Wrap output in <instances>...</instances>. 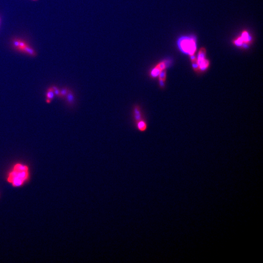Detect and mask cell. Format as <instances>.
<instances>
[{
    "label": "cell",
    "instance_id": "9",
    "mask_svg": "<svg viewBox=\"0 0 263 263\" xmlns=\"http://www.w3.org/2000/svg\"><path fill=\"white\" fill-rule=\"evenodd\" d=\"M54 96H55V94H54V92L53 89L52 88V87H50L46 91V102L48 103H50L51 101H52V100L54 98Z\"/></svg>",
    "mask_w": 263,
    "mask_h": 263
},
{
    "label": "cell",
    "instance_id": "1",
    "mask_svg": "<svg viewBox=\"0 0 263 263\" xmlns=\"http://www.w3.org/2000/svg\"><path fill=\"white\" fill-rule=\"evenodd\" d=\"M29 176L28 166L20 163L16 164L8 173V182L14 187H19L28 180Z\"/></svg>",
    "mask_w": 263,
    "mask_h": 263
},
{
    "label": "cell",
    "instance_id": "14",
    "mask_svg": "<svg viewBox=\"0 0 263 263\" xmlns=\"http://www.w3.org/2000/svg\"><path fill=\"white\" fill-rule=\"evenodd\" d=\"M164 80H159V85L161 87H163L164 86Z\"/></svg>",
    "mask_w": 263,
    "mask_h": 263
},
{
    "label": "cell",
    "instance_id": "15",
    "mask_svg": "<svg viewBox=\"0 0 263 263\" xmlns=\"http://www.w3.org/2000/svg\"><path fill=\"white\" fill-rule=\"evenodd\" d=\"M33 1H37V0H33Z\"/></svg>",
    "mask_w": 263,
    "mask_h": 263
},
{
    "label": "cell",
    "instance_id": "7",
    "mask_svg": "<svg viewBox=\"0 0 263 263\" xmlns=\"http://www.w3.org/2000/svg\"><path fill=\"white\" fill-rule=\"evenodd\" d=\"M21 52L26 54L30 56L31 57H35L36 56V52L33 48L27 45L25 48H23L21 51Z\"/></svg>",
    "mask_w": 263,
    "mask_h": 263
},
{
    "label": "cell",
    "instance_id": "10",
    "mask_svg": "<svg viewBox=\"0 0 263 263\" xmlns=\"http://www.w3.org/2000/svg\"><path fill=\"white\" fill-rule=\"evenodd\" d=\"M65 97L66 98V101H67L68 104H71V105L73 104L75 101V96H74L73 93L71 91L68 90L67 94Z\"/></svg>",
    "mask_w": 263,
    "mask_h": 263
},
{
    "label": "cell",
    "instance_id": "8",
    "mask_svg": "<svg viewBox=\"0 0 263 263\" xmlns=\"http://www.w3.org/2000/svg\"><path fill=\"white\" fill-rule=\"evenodd\" d=\"M136 127L139 131L144 132L147 129V123L143 118L136 122Z\"/></svg>",
    "mask_w": 263,
    "mask_h": 263
},
{
    "label": "cell",
    "instance_id": "5",
    "mask_svg": "<svg viewBox=\"0 0 263 263\" xmlns=\"http://www.w3.org/2000/svg\"><path fill=\"white\" fill-rule=\"evenodd\" d=\"M168 65V63L166 60L160 61L150 70L149 73L150 76L153 78H155L158 76L159 73L162 71L164 70L167 68Z\"/></svg>",
    "mask_w": 263,
    "mask_h": 263
},
{
    "label": "cell",
    "instance_id": "6",
    "mask_svg": "<svg viewBox=\"0 0 263 263\" xmlns=\"http://www.w3.org/2000/svg\"><path fill=\"white\" fill-rule=\"evenodd\" d=\"M134 118L136 123L139 121L141 119H143V114L140 107L139 105H136L134 107L133 109Z\"/></svg>",
    "mask_w": 263,
    "mask_h": 263
},
{
    "label": "cell",
    "instance_id": "3",
    "mask_svg": "<svg viewBox=\"0 0 263 263\" xmlns=\"http://www.w3.org/2000/svg\"><path fill=\"white\" fill-rule=\"evenodd\" d=\"M253 38L248 31L244 30L241 34L233 40V43L235 46L244 48L251 45Z\"/></svg>",
    "mask_w": 263,
    "mask_h": 263
},
{
    "label": "cell",
    "instance_id": "11",
    "mask_svg": "<svg viewBox=\"0 0 263 263\" xmlns=\"http://www.w3.org/2000/svg\"><path fill=\"white\" fill-rule=\"evenodd\" d=\"M68 91V89L67 88H64L61 89V90H60V97H61V98H64V97H65L67 95V94Z\"/></svg>",
    "mask_w": 263,
    "mask_h": 263
},
{
    "label": "cell",
    "instance_id": "4",
    "mask_svg": "<svg viewBox=\"0 0 263 263\" xmlns=\"http://www.w3.org/2000/svg\"><path fill=\"white\" fill-rule=\"evenodd\" d=\"M206 48H201L196 57L197 63L199 66V69H200L201 70L205 71L209 66V61L206 58Z\"/></svg>",
    "mask_w": 263,
    "mask_h": 263
},
{
    "label": "cell",
    "instance_id": "2",
    "mask_svg": "<svg viewBox=\"0 0 263 263\" xmlns=\"http://www.w3.org/2000/svg\"><path fill=\"white\" fill-rule=\"evenodd\" d=\"M178 44L182 52L190 56L194 55L196 51V43L193 37H182L179 40Z\"/></svg>",
    "mask_w": 263,
    "mask_h": 263
},
{
    "label": "cell",
    "instance_id": "12",
    "mask_svg": "<svg viewBox=\"0 0 263 263\" xmlns=\"http://www.w3.org/2000/svg\"><path fill=\"white\" fill-rule=\"evenodd\" d=\"M158 76H159V80H163L165 81V80L166 76V72L165 71L163 70L161 71V72L159 73Z\"/></svg>",
    "mask_w": 263,
    "mask_h": 263
},
{
    "label": "cell",
    "instance_id": "13",
    "mask_svg": "<svg viewBox=\"0 0 263 263\" xmlns=\"http://www.w3.org/2000/svg\"><path fill=\"white\" fill-rule=\"evenodd\" d=\"M52 88L53 89L55 95L57 96H60V90L56 86H52Z\"/></svg>",
    "mask_w": 263,
    "mask_h": 263
}]
</instances>
